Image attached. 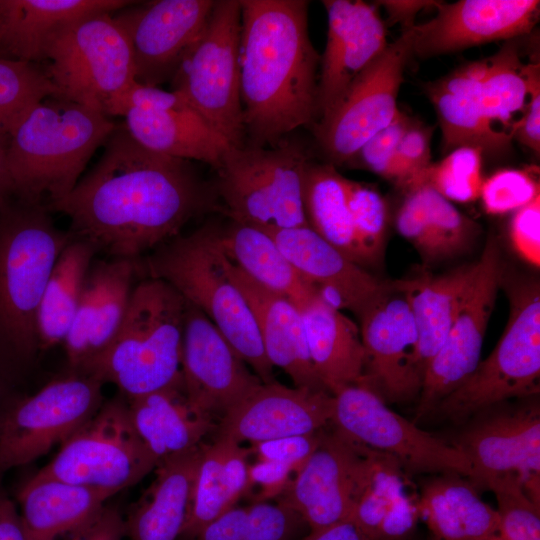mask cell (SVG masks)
<instances>
[{
	"label": "cell",
	"mask_w": 540,
	"mask_h": 540,
	"mask_svg": "<svg viewBox=\"0 0 540 540\" xmlns=\"http://www.w3.org/2000/svg\"><path fill=\"white\" fill-rule=\"evenodd\" d=\"M226 258L228 274L250 306L271 365L282 369L295 387L326 390L311 362L300 309L287 297L255 282Z\"/></svg>",
	"instance_id": "cell-26"
},
{
	"label": "cell",
	"mask_w": 540,
	"mask_h": 540,
	"mask_svg": "<svg viewBox=\"0 0 540 540\" xmlns=\"http://www.w3.org/2000/svg\"><path fill=\"white\" fill-rule=\"evenodd\" d=\"M181 357L183 390L192 409L218 422L263 383L217 327L186 301Z\"/></svg>",
	"instance_id": "cell-19"
},
{
	"label": "cell",
	"mask_w": 540,
	"mask_h": 540,
	"mask_svg": "<svg viewBox=\"0 0 540 540\" xmlns=\"http://www.w3.org/2000/svg\"><path fill=\"white\" fill-rule=\"evenodd\" d=\"M332 411L327 390L261 383L221 418L216 437L254 444L315 433L330 425Z\"/></svg>",
	"instance_id": "cell-21"
},
{
	"label": "cell",
	"mask_w": 540,
	"mask_h": 540,
	"mask_svg": "<svg viewBox=\"0 0 540 540\" xmlns=\"http://www.w3.org/2000/svg\"><path fill=\"white\" fill-rule=\"evenodd\" d=\"M483 150L463 146L447 154L441 161L431 163L419 173L406 188L428 186L448 201L467 203L480 196L483 183Z\"/></svg>",
	"instance_id": "cell-43"
},
{
	"label": "cell",
	"mask_w": 540,
	"mask_h": 540,
	"mask_svg": "<svg viewBox=\"0 0 540 540\" xmlns=\"http://www.w3.org/2000/svg\"><path fill=\"white\" fill-rule=\"evenodd\" d=\"M250 454L251 449L226 437L203 444L180 537L193 540L209 523L247 496Z\"/></svg>",
	"instance_id": "cell-29"
},
{
	"label": "cell",
	"mask_w": 540,
	"mask_h": 540,
	"mask_svg": "<svg viewBox=\"0 0 540 540\" xmlns=\"http://www.w3.org/2000/svg\"><path fill=\"white\" fill-rule=\"evenodd\" d=\"M138 261L108 257L92 262L63 342L71 372L102 352L115 337L141 269Z\"/></svg>",
	"instance_id": "cell-24"
},
{
	"label": "cell",
	"mask_w": 540,
	"mask_h": 540,
	"mask_svg": "<svg viewBox=\"0 0 540 540\" xmlns=\"http://www.w3.org/2000/svg\"><path fill=\"white\" fill-rule=\"evenodd\" d=\"M539 63L526 64L529 99L514 137L539 155L540 151V73Z\"/></svg>",
	"instance_id": "cell-56"
},
{
	"label": "cell",
	"mask_w": 540,
	"mask_h": 540,
	"mask_svg": "<svg viewBox=\"0 0 540 540\" xmlns=\"http://www.w3.org/2000/svg\"><path fill=\"white\" fill-rule=\"evenodd\" d=\"M247 506H235L203 528L193 540H248Z\"/></svg>",
	"instance_id": "cell-58"
},
{
	"label": "cell",
	"mask_w": 540,
	"mask_h": 540,
	"mask_svg": "<svg viewBox=\"0 0 540 540\" xmlns=\"http://www.w3.org/2000/svg\"><path fill=\"white\" fill-rule=\"evenodd\" d=\"M435 7L431 20L413 28V54L422 58L527 34L539 15L538 0H461Z\"/></svg>",
	"instance_id": "cell-22"
},
{
	"label": "cell",
	"mask_w": 540,
	"mask_h": 540,
	"mask_svg": "<svg viewBox=\"0 0 540 540\" xmlns=\"http://www.w3.org/2000/svg\"><path fill=\"white\" fill-rule=\"evenodd\" d=\"M157 465L138 436L128 401L120 393L104 401L36 475L115 495L138 483Z\"/></svg>",
	"instance_id": "cell-11"
},
{
	"label": "cell",
	"mask_w": 540,
	"mask_h": 540,
	"mask_svg": "<svg viewBox=\"0 0 540 540\" xmlns=\"http://www.w3.org/2000/svg\"><path fill=\"white\" fill-rule=\"evenodd\" d=\"M486 489L496 497L500 540H540V506L514 476L492 480Z\"/></svg>",
	"instance_id": "cell-45"
},
{
	"label": "cell",
	"mask_w": 540,
	"mask_h": 540,
	"mask_svg": "<svg viewBox=\"0 0 540 540\" xmlns=\"http://www.w3.org/2000/svg\"><path fill=\"white\" fill-rule=\"evenodd\" d=\"M348 206L364 265L382 256L387 232V206L374 189L346 178Z\"/></svg>",
	"instance_id": "cell-44"
},
{
	"label": "cell",
	"mask_w": 540,
	"mask_h": 540,
	"mask_svg": "<svg viewBox=\"0 0 540 540\" xmlns=\"http://www.w3.org/2000/svg\"><path fill=\"white\" fill-rule=\"evenodd\" d=\"M186 305L159 278L136 283L111 343L75 373L114 384L128 400L180 382Z\"/></svg>",
	"instance_id": "cell-5"
},
{
	"label": "cell",
	"mask_w": 540,
	"mask_h": 540,
	"mask_svg": "<svg viewBox=\"0 0 540 540\" xmlns=\"http://www.w3.org/2000/svg\"><path fill=\"white\" fill-rule=\"evenodd\" d=\"M302 540H366V538L348 519L319 530L310 531Z\"/></svg>",
	"instance_id": "cell-62"
},
{
	"label": "cell",
	"mask_w": 540,
	"mask_h": 540,
	"mask_svg": "<svg viewBox=\"0 0 540 540\" xmlns=\"http://www.w3.org/2000/svg\"><path fill=\"white\" fill-rule=\"evenodd\" d=\"M117 125L61 96L32 107L9 134L7 170L16 198L48 205L72 191Z\"/></svg>",
	"instance_id": "cell-3"
},
{
	"label": "cell",
	"mask_w": 540,
	"mask_h": 540,
	"mask_svg": "<svg viewBox=\"0 0 540 540\" xmlns=\"http://www.w3.org/2000/svg\"><path fill=\"white\" fill-rule=\"evenodd\" d=\"M332 395L330 425L348 440L393 457L408 471L472 480L471 464L453 444L400 416L369 386L349 385Z\"/></svg>",
	"instance_id": "cell-12"
},
{
	"label": "cell",
	"mask_w": 540,
	"mask_h": 540,
	"mask_svg": "<svg viewBox=\"0 0 540 540\" xmlns=\"http://www.w3.org/2000/svg\"><path fill=\"white\" fill-rule=\"evenodd\" d=\"M403 470L393 457L370 449L365 483L350 516L366 540H375L389 506L406 490Z\"/></svg>",
	"instance_id": "cell-42"
},
{
	"label": "cell",
	"mask_w": 540,
	"mask_h": 540,
	"mask_svg": "<svg viewBox=\"0 0 540 540\" xmlns=\"http://www.w3.org/2000/svg\"><path fill=\"white\" fill-rule=\"evenodd\" d=\"M208 203L189 161L150 151L117 125L95 167L46 207L66 215L69 231L98 253L139 259L178 236Z\"/></svg>",
	"instance_id": "cell-1"
},
{
	"label": "cell",
	"mask_w": 540,
	"mask_h": 540,
	"mask_svg": "<svg viewBox=\"0 0 540 540\" xmlns=\"http://www.w3.org/2000/svg\"><path fill=\"white\" fill-rule=\"evenodd\" d=\"M240 35V0H215L206 25L171 78L172 90L232 147L245 145Z\"/></svg>",
	"instance_id": "cell-9"
},
{
	"label": "cell",
	"mask_w": 540,
	"mask_h": 540,
	"mask_svg": "<svg viewBox=\"0 0 540 540\" xmlns=\"http://www.w3.org/2000/svg\"><path fill=\"white\" fill-rule=\"evenodd\" d=\"M46 205L16 198L0 206V366L9 377L39 350L37 314L52 268L73 234Z\"/></svg>",
	"instance_id": "cell-4"
},
{
	"label": "cell",
	"mask_w": 540,
	"mask_h": 540,
	"mask_svg": "<svg viewBox=\"0 0 540 540\" xmlns=\"http://www.w3.org/2000/svg\"><path fill=\"white\" fill-rule=\"evenodd\" d=\"M52 96L61 94L45 67L0 57V133L9 135L32 107Z\"/></svg>",
	"instance_id": "cell-41"
},
{
	"label": "cell",
	"mask_w": 540,
	"mask_h": 540,
	"mask_svg": "<svg viewBox=\"0 0 540 540\" xmlns=\"http://www.w3.org/2000/svg\"><path fill=\"white\" fill-rule=\"evenodd\" d=\"M219 230L205 226L176 236L153 250L145 269L199 309L263 383L273 382L253 313L228 274Z\"/></svg>",
	"instance_id": "cell-6"
},
{
	"label": "cell",
	"mask_w": 540,
	"mask_h": 540,
	"mask_svg": "<svg viewBox=\"0 0 540 540\" xmlns=\"http://www.w3.org/2000/svg\"><path fill=\"white\" fill-rule=\"evenodd\" d=\"M540 196L539 182L525 170L503 169L483 180L480 196L488 214L516 211Z\"/></svg>",
	"instance_id": "cell-48"
},
{
	"label": "cell",
	"mask_w": 540,
	"mask_h": 540,
	"mask_svg": "<svg viewBox=\"0 0 540 540\" xmlns=\"http://www.w3.org/2000/svg\"><path fill=\"white\" fill-rule=\"evenodd\" d=\"M310 158L287 138L270 148L231 147L216 169V193L232 221L265 232L308 226L303 187Z\"/></svg>",
	"instance_id": "cell-8"
},
{
	"label": "cell",
	"mask_w": 540,
	"mask_h": 540,
	"mask_svg": "<svg viewBox=\"0 0 540 540\" xmlns=\"http://www.w3.org/2000/svg\"><path fill=\"white\" fill-rule=\"evenodd\" d=\"M45 60L62 97L102 114L114 95L136 81L129 40L112 13L85 16L59 29L47 43Z\"/></svg>",
	"instance_id": "cell-10"
},
{
	"label": "cell",
	"mask_w": 540,
	"mask_h": 540,
	"mask_svg": "<svg viewBox=\"0 0 540 540\" xmlns=\"http://www.w3.org/2000/svg\"><path fill=\"white\" fill-rule=\"evenodd\" d=\"M228 259L261 286L290 299L299 309L319 295L267 232L232 221L219 230Z\"/></svg>",
	"instance_id": "cell-37"
},
{
	"label": "cell",
	"mask_w": 540,
	"mask_h": 540,
	"mask_svg": "<svg viewBox=\"0 0 540 540\" xmlns=\"http://www.w3.org/2000/svg\"><path fill=\"white\" fill-rule=\"evenodd\" d=\"M509 316L496 346L433 412L462 421L511 398L535 395L540 379V286L502 274Z\"/></svg>",
	"instance_id": "cell-7"
},
{
	"label": "cell",
	"mask_w": 540,
	"mask_h": 540,
	"mask_svg": "<svg viewBox=\"0 0 540 540\" xmlns=\"http://www.w3.org/2000/svg\"><path fill=\"white\" fill-rule=\"evenodd\" d=\"M126 0H0V57L38 63L45 61L51 37L85 16L114 13Z\"/></svg>",
	"instance_id": "cell-27"
},
{
	"label": "cell",
	"mask_w": 540,
	"mask_h": 540,
	"mask_svg": "<svg viewBox=\"0 0 540 540\" xmlns=\"http://www.w3.org/2000/svg\"><path fill=\"white\" fill-rule=\"evenodd\" d=\"M417 505L434 540H500L496 509L463 476L440 474L428 480Z\"/></svg>",
	"instance_id": "cell-33"
},
{
	"label": "cell",
	"mask_w": 540,
	"mask_h": 540,
	"mask_svg": "<svg viewBox=\"0 0 540 540\" xmlns=\"http://www.w3.org/2000/svg\"><path fill=\"white\" fill-rule=\"evenodd\" d=\"M398 232L408 240L425 260L439 259L431 233L426 208L418 188L408 191L396 217Z\"/></svg>",
	"instance_id": "cell-51"
},
{
	"label": "cell",
	"mask_w": 540,
	"mask_h": 540,
	"mask_svg": "<svg viewBox=\"0 0 540 540\" xmlns=\"http://www.w3.org/2000/svg\"><path fill=\"white\" fill-rule=\"evenodd\" d=\"M292 474L288 466L272 461L258 460L249 465L248 495L257 489L250 495L251 503L278 499L287 489Z\"/></svg>",
	"instance_id": "cell-55"
},
{
	"label": "cell",
	"mask_w": 540,
	"mask_h": 540,
	"mask_svg": "<svg viewBox=\"0 0 540 540\" xmlns=\"http://www.w3.org/2000/svg\"><path fill=\"white\" fill-rule=\"evenodd\" d=\"M131 422L158 464L203 444L217 424L195 412L180 382L128 400Z\"/></svg>",
	"instance_id": "cell-32"
},
{
	"label": "cell",
	"mask_w": 540,
	"mask_h": 540,
	"mask_svg": "<svg viewBox=\"0 0 540 540\" xmlns=\"http://www.w3.org/2000/svg\"><path fill=\"white\" fill-rule=\"evenodd\" d=\"M0 540H33L20 512L0 486Z\"/></svg>",
	"instance_id": "cell-60"
},
{
	"label": "cell",
	"mask_w": 540,
	"mask_h": 540,
	"mask_svg": "<svg viewBox=\"0 0 540 540\" xmlns=\"http://www.w3.org/2000/svg\"><path fill=\"white\" fill-rule=\"evenodd\" d=\"M415 188L421 192L439 259L468 250L479 232L478 225L432 188Z\"/></svg>",
	"instance_id": "cell-46"
},
{
	"label": "cell",
	"mask_w": 540,
	"mask_h": 540,
	"mask_svg": "<svg viewBox=\"0 0 540 540\" xmlns=\"http://www.w3.org/2000/svg\"><path fill=\"white\" fill-rule=\"evenodd\" d=\"M476 415L453 442L471 464L472 484L486 489L494 479L514 476L540 506L539 407L496 405Z\"/></svg>",
	"instance_id": "cell-16"
},
{
	"label": "cell",
	"mask_w": 540,
	"mask_h": 540,
	"mask_svg": "<svg viewBox=\"0 0 540 540\" xmlns=\"http://www.w3.org/2000/svg\"><path fill=\"white\" fill-rule=\"evenodd\" d=\"M486 67L487 59L467 63L427 88L438 115L444 149L449 152L472 146L497 154L510 147L511 142L490 128L482 111L480 87Z\"/></svg>",
	"instance_id": "cell-30"
},
{
	"label": "cell",
	"mask_w": 540,
	"mask_h": 540,
	"mask_svg": "<svg viewBox=\"0 0 540 540\" xmlns=\"http://www.w3.org/2000/svg\"><path fill=\"white\" fill-rule=\"evenodd\" d=\"M475 272L464 294L446 340L428 364L419 394L417 417L437 405L475 370L484 336L495 307L504 271L495 237H489L475 262Z\"/></svg>",
	"instance_id": "cell-15"
},
{
	"label": "cell",
	"mask_w": 540,
	"mask_h": 540,
	"mask_svg": "<svg viewBox=\"0 0 540 540\" xmlns=\"http://www.w3.org/2000/svg\"><path fill=\"white\" fill-rule=\"evenodd\" d=\"M113 494L34 474L19 489L25 528L33 540H73L98 518Z\"/></svg>",
	"instance_id": "cell-28"
},
{
	"label": "cell",
	"mask_w": 540,
	"mask_h": 540,
	"mask_svg": "<svg viewBox=\"0 0 540 540\" xmlns=\"http://www.w3.org/2000/svg\"><path fill=\"white\" fill-rule=\"evenodd\" d=\"M103 384L80 373L12 403L0 418V475L61 445L103 404Z\"/></svg>",
	"instance_id": "cell-13"
},
{
	"label": "cell",
	"mask_w": 540,
	"mask_h": 540,
	"mask_svg": "<svg viewBox=\"0 0 540 540\" xmlns=\"http://www.w3.org/2000/svg\"><path fill=\"white\" fill-rule=\"evenodd\" d=\"M240 91L247 145L273 146L317 119L321 56L305 0H240Z\"/></svg>",
	"instance_id": "cell-2"
},
{
	"label": "cell",
	"mask_w": 540,
	"mask_h": 540,
	"mask_svg": "<svg viewBox=\"0 0 540 540\" xmlns=\"http://www.w3.org/2000/svg\"><path fill=\"white\" fill-rule=\"evenodd\" d=\"M322 3L328 30L318 76L319 120L329 114L354 80L388 46L386 27L373 5L359 0Z\"/></svg>",
	"instance_id": "cell-23"
},
{
	"label": "cell",
	"mask_w": 540,
	"mask_h": 540,
	"mask_svg": "<svg viewBox=\"0 0 540 540\" xmlns=\"http://www.w3.org/2000/svg\"><path fill=\"white\" fill-rule=\"evenodd\" d=\"M431 133L430 128L411 122L398 144L396 156L405 174V189L431 164Z\"/></svg>",
	"instance_id": "cell-54"
},
{
	"label": "cell",
	"mask_w": 540,
	"mask_h": 540,
	"mask_svg": "<svg viewBox=\"0 0 540 540\" xmlns=\"http://www.w3.org/2000/svg\"><path fill=\"white\" fill-rule=\"evenodd\" d=\"M414 26L388 44L350 85L327 116L315 126L317 141L332 165L347 164L399 110L397 97L413 55Z\"/></svg>",
	"instance_id": "cell-14"
},
{
	"label": "cell",
	"mask_w": 540,
	"mask_h": 540,
	"mask_svg": "<svg viewBox=\"0 0 540 540\" xmlns=\"http://www.w3.org/2000/svg\"><path fill=\"white\" fill-rule=\"evenodd\" d=\"M510 239L522 259L540 266V196L515 211L510 222Z\"/></svg>",
	"instance_id": "cell-53"
},
{
	"label": "cell",
	"mask_w": 540,
	"mask_h": 540,
	"mask_svg": "<svg viewBox=\"0 0 540 540\" xmlns=\"http://www.w3.org/2000/svg\"><path fill=\"white\" fill-rule=\"evenodd\" d=\"M191 108L187 100L176 91H165L133 81L114 95L106 104L107 117L123 116L130 111H168Z\"/></svg>",
	"instance_id": "cell-49"
},
{
	"label": "cell",
	"mask_w": 540,
	"mask_h": 540,
	"mask_svg": "<svg viewBox=\"0 0 540 540\" xmlns=\"http://www.w3.org/2000/svg\"><path fill=\"white\" fill-rule=\"evenodd\" d=\"M248 540H293L302 518L279 502L251 503L247 506Z\"/></svg>",
	"instance_id": "cell-50"
},
{
	"label": "cell",
	"mask_w": 540,
	"mask_h": 540,
	"mask_svg": "<svg viewBox=\"0 0 540 540\" xmlns=\"http://www.w3.org/2000/svg\"><path fill=\"white\" fill-rule=\"evenodd\" d=\"M319 297L359 316L389 286L346 257L309 226L267 232Z\"/></svg>",
	"instance_id": "cell-25"
},
{
	"label": "cell",
	"mask_w": 540,
	"mask_h": 540,
	"mask_svg": "<svg viewBox=\"0 0 540 540\" xmlns=\"http://www.w3.org/2000/svg\"><path fill=\"white\" fill-rule=\"evenodd\" d=\"M74 540H124V517L106 505L98 518Z\"/></svg>",
	"instance_id": "cell-59"
},
{
	"label": "cell",
	"mask_w": 540,
	"mask_h": 540,
	"mask_svg": "<svg viewBox=\"0 0 540 540\" xmlns=\"http://www.w3.org/2000/svg\"><path fill=\"white\" fill-rule=\"evenodd\" d=\"M322 430L254 443L251 452L258 460L280 463L297 473L319 446Z\"/></svg>",
	"instance_id": "cell-52"
},
{
	"label": "cell",
	"mask_w": 540,
	"mask_h": 540,
	"mask_svg": "<svg viewBox=\"0 0 540 540\" xmlns=\"http://www.w3.org/2000/svg\"><path fill=\"white\" fill-rule=\"evenodd\" d=\"M214 3L157 0L131 4L113 15L129 40L138 83L157 87L173 77L206 25Z\"/></svg>",
	"instance_id": "cell-20"
},
{
	"label": "cell",
	"mask_w": 540,
	"mask_h": 540,
	"mask_svg": "<svg viewBox=\"0 0 540 540\" xmlns=\"http://www.w3.org/2000/svg\"><path fill=\"white\" fill-rule=\"evenodd\" d=\"M312 365L331 394L362 381L365 353L360 330L319 296L300 309Z\"/></svg>",
	"instance_id": "cell-34"
},
{
	"label": "cell",
	"mask_w": 540,
	"mask_h": 540,
	"mask_svg": "<svg viewBox=\"0 0 540 540\" xmlns=\"http://www.w3.org/2000/svg\"><path fill=\"white\" fill-rule=\"evenodd\" d=\"M385 7L390 22H401L403 29L415 25L414 18L417 13L426 6H431L434 1H381Z\"/></svg>",
	"instance_id": "cell-61"
},
{
	"label": "cell",
	"mask_w": 540,
	"mask_h": 540,
	"mask_svg": "<svg viewBox=\"0 0 540 540\" xmlns=\"http://www.w3.org/2000/svg\"><path fill=\"white\" fill-rule=\"evenodd\" d=\"M202 446L160 462L154 480L124 518L125 540H177Z\"/></svg>",
	"instance_id": "cell-31"
},
{
	"label": "cell",
	"mask_w": 540,
	"mask_h": 540,
	"mask_svg": "<svg viewBox=\"0 0 540 540\" xmlns=\"http://www.w3.org/2000/svg\"><path fill=\"white\" fill-rule=\"evenodd\" d=\"M303 203L308 226L350 260L364 266L348 206L346 178L334 165L309 162Z\"/></svg>",
	"instance_id": "cell-39"
},
{
	"label": "cell",
	"mask_w": 540,
	"mask_h": 540,
	"mask_svg": "<svg viewBox=\"0 0 540 540\" xmlns=\"http://www.w3.org/2000/svg\"><path fill=\"white\" fill-rule=\"evenodd\" d=\"M8 142L9 135L0 133V206L13 196L7 170Z\"/></svg>",
	"instance_id": "cell-63"
},
{
	"label": "cell",
	"mask_w": 540,
	"mask_h": 540,
	"mask_svg": "<svg viewBox=\"0 0 540 540\" xmlns=\"http://www.w3.org/2000/svg\"><path fill=\"white\" fill-rule=\"evenodd\" d=\"M410 124L409 117L399 111L394 120L372 136L347 164L366 168L403 187L405 174L397 160L396 151Z\"/></svg>",
	"instance_id": "cell-47"
},
{
	"label": "cell",
	"mask_w": 540,
	"mask_h": 540,
	"mask_svg": "<svg viewBox=\"0 0 540 540\" xmlns=\"http://www.w3.org/2000/svg\"><path fill=\"white\" fill-rule=\"evenodd\" d=\"M418 519L417 498L405 490L389 506L375 540H401L414 529Z\"/></svg>",
	"instance_id": "cell-57"
},
{
	"label": "cell",
	"mask_w": 540,
	"mask_h": 540,
	"mask_svg": "<svg viewBox=\"0 0 540 540\" xmlns=\"http://www.w3.org/2000/svg\"><path fill=\"white\" fill-rule=\"evenodd\" d=\"M9 378L10 377L7 375V373L0 366V418L8 409V407L12 404L6 400Z\"/></svg>",
	"instance_id": "cell-64"
},
{
	"label": "cell",
	"mask_w": 540,
	"mask_h": 540,
	"mask_svg": "<svg viewBox=\"0 0 540 540\" xmlns=\"http://www.w3.org/2000/svg\"><path fill=\"white\" fill-rule=\"evenodd\" d=\"M96 248L73 235L46 282L37 314L39 350L63 343L76 314Z\"/></svg>",
	"instance_id": "cell-38"
},
{
	"label": "cell",
	"mask_w": 540,
	"mask_h": 540,
	"mask_svg": "<svg viewBox=\"0 0 540 540\" xmlns=\"http://www.w3.org/2000/svg\"><path fill=\"white\" fill-rule=\"evenodd\" d=\"M529 99L526 64L512 44L487 59L480 102L490 128L511 142Z\"/></svg>",
	"instance_id": "cell-40"
},
{
	"label": "cell",
	"mask_w": 540,
	"mask_h": 540,
	"mask_svg": "<svg viewBox=\"0 0 540 540\" xmlns=\"http://www.w3.org/2000/svg\"><path fill=\"white\" fill-rule=\"evenodd\" d=\"M369 452L334 429L324 428L319 446L278 502L295 511L310 531L350 519L365 483Z\"/></svg>",
	"instance_id": "cell-17"
},
{
	"label": "cell",
	"mask_w": 540,
	"mask_h": 540,
	"mask_svg": "<svg viewBox=\"0 0 540 540\" xmlns=\"http://www.w3.org/2000/svg\"><path fill=\"white\" fill-rule=\"evenodd\" d=\"M126 130L146 149L183 160L221 165L232 147L192 108L168 111H130L125 115Z\"/></svg>",
	"instance_id": "cell-35"
},
{
	"label": "cell",
	"mask_w": 540,
	"mask_h": 540,
	"mask_svg": "<svg viewBox=\"0 0 540 540\" xmlns=\"http://www.w3.org/2000/svg\"><path fill=\"white\" fill-rule=\"evenodd\" d=\"M475 265H464L439 276L423 274L392 282L411 310L418 333V358L424 375L446 340L474 275Z\"/></svg>",
	"instance_id": "cell-36"
},
{
	"label": "cell",
	"mask_w": 540,
	"mask_h": 540,
	"mask_svg": "<svg viewBox=\"0 0 540 540\" xmlns=\"http://www.w3.org/2000/svg\"><path fill=\"white\" fill-rule=\"evenodd\" d=\"M365 353L363 383L385 402L419 396L424 371L418 358V333L403 294L388 288L358 316Z\"/></svg>",
	"instance_id": "cell-18"
}]
</instances>
